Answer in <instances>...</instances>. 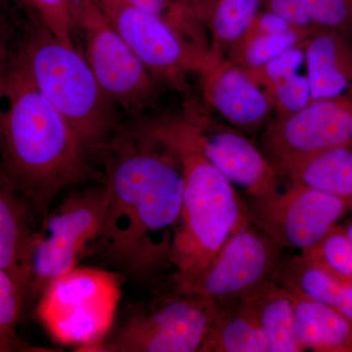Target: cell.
I'll use <instances>...</instances> for the list:
<instances>
[{
	"mask_svg": "<svg viewBox=\"0 0 352 352\" xmlns=\"http://www.w3.org/2000/svg\"><path fill=\"white\" fill-rule=\"evenodd\" d=\"M245 212L254 224L281 248L314 249L337 226L349 204L339 197L291 182L261 199H248Z\"/></svg>",
	"mask_w": 352,
	"mask_h": 352,
	"instance_id": "obj_10",
	"label": "cell"
},
{
	"mask_svg": "<svg viewBox=\"0 0 352 352\" xmlns=\"http://www.w3.org/2000/svg\"><path fill=\"white\" fill-rule=\"evenodd\" d=\"M91 155L13 53L0 97V170L31 204L39 224L60 192L102 180Z\"/></svg>",
	"mask_w": 352,
	"mask_h": 352,
	"instance_id": "obj_2",
	"label": "cell"
},
{
	"mask_svg": "<svg viewBox=\"0 0 352 352\" xmlns=\"http://www.w3.org/2000/svg\"><path fill=\"white\" fill-rule=\"evenodd\" d=\"M133 126L173 153L182 168V217L170 258L178 286L197 276L250 219L232 183L201 152L186 110Z\"/></svg>",
	"mask_w": 352,
	"mask_h": 352,
	"instance_id": "obj_3",
	"label": "cell"
},
{
	"mask_svg": "<svg viewBox=\"0 0 352 352\" xmlns=\"http://www.w3.org/2000/svg\"><path fill=\"white\" fill-rule=\"evenodd\" d=\"M291 182L339 197L352 207V147H335L315 153L279 171Z\"/></svg>",
	"mask_w": 352,
	"mask_h": 352,
	"instance_id": "obj_21",
	"label": "cell"
},
{
	"mask_svg": "<svg viewBox=\"0 0 352 352\" xmlns=\"http://www.w3.org/2000/svg\"><path fill=\"white\" fill-rule=\"evenodd\" d=\"M338 276L352 280V245L342 228L333 227L314 249L302 252Z\"/></svg>",
	"mask_w": 352,
	"mask_h": 352,
	"instance_id": "obj_28",
	"label": "cell"
},
{
	"mask_svg": "<svg viewBox=\"0 0 352 352\" xmlns=\"http://www.w3.org/2000/svg\"><path fill=\"white\" fill-rule=\"evenodd\" d=\"M124 1L146 12L164 18L176 30L180 27L184 18V4L176 0H124Z\"/></svg>",
	"mask_w": 352,
	"mask_h": 352,
	"instance_id": "obj_29",
	"label": "cell"
},
{
	"mask_svg": "<svg viewBox=\"0 0 352 352\" xmlns=\"http://www.w3.org/2000/svg\"><path fill=\"white\" fill-rule=\"evenodd\" d=\"M32 19L38 21L65 45L76 47L73 7L75 0H17Z\"/></svg>",
	"mask_w": 352,
	"mask_h": 352,
	"instance_id": "obj_26",
	"label": "cell"
},
{
	"mask_svg": "<svg viewBox=\"0 0 352 352\" xmlns=\"http://www.w3.org/2000/svg\"><path fill=\"white\" fill-rule=\"evenodd\" d=\"M38 226L31 204L0 170V270L18 285L25 303L32 241Z\"/></svg>",
	"mask_w": 352,
	"mask_h": 352,
	"instance_id": "obj_15",
	"label": "cell"
},
{
	"mask_svg": "<svg viewBox=\"0 0 352 352\" xmlns=\"http://www.w3.org/2000/svg\"><path fill=\"white\" fill-rule=\"evenodd\" d=\"M247 73L270 95L278 116L298 112L311 102L302 43Z\"/></svg>",
	"mask_w": 352,
	"mask_h": 352,
	"instance_id": "obj_19",
	"label": "cell"
},
{
	"mask_svg": "<svg viewBox=\"0 0 352 352\" xmlns=\"http://www.w3.org/2000/svg\"><path fill=\"white\" fill-rule=\"evenodd\" d=\"M212 1V0H195V3H194V9L197 10V9L201 8L205 6H207L208 2Z\"/></svg>",
	"mask_w": 352,
	"mask_h": 352,
	"instance_id": "obj_33",
	"label": "cell"
},
{
	"mask_svg": "<svg viewBox=\"0 0 352 352\" xmlns=\"http://www.w3.org/2000/svg\"><path fill=\"white\" fill-rule=\"evenodd\" d=\"M311 31L314 30L294 27L280 34L243 38L230 50L231 60L245 71L263 68L286 51L302 44Z\"/></svg>",
	"mask_w": 352,
	"mask_h": 352,
	"instance_id": "obj_25",
	"label": "cell"
},
{
	"mask_svg": "<svg viewBox=\"0 0 352 352\" xmlns=\"http://www.w3.org/2000/svg\"><path fill=\"white\" fill-rule=\"evenodd\" d=\"M24 296L16 282L0 270V352L25 349L17 335Z\"/></svg>",
	"mask_w": 352,
	"mask_h": 352,
	"instance_id": "obj_27",
	"label": "cell"
},
{
	"mask_svg": "<svg viewBox=\"0 0 352 352\" xmlns=\"http://www.w3.org/2000/svg\"><path fill=\"white\" fill-rule=\"evenodd\" d=\"M9 41H10V30H9V25L2 7L0 6V97H1L9 65L13 56V53L9 48Z\"/></svg>",
	"mask_w": 352,
	"mask_h": 352,
	"instance_id": "obj_31",
	"label": "cell"
},
{
	"mask_svg": "<svg viewBox=\"0 0 352 352\" xmlns=\"http://www.w3.org/2000/svg\"><path fill=\"white\" fill-rule=\"evenodd\" d=\"M74 30L85 44L83 56L111 100L131 115L154 103L156 78L120 38L94 0H75Z\"/></svg>",
	"mask_w": 352,
	"mask_h": 352,
	"instance_id": "obj_7",
	"label": "cell"
},
{
	"mask_svg": "<svg viewBox=\"0 0 352 352\" xmlns=\"http://www.w3.org/2000/svg\"><path fill=\"white\" fill-rule=\"evenodd\" d=\"M176 1L182 2V3L190 6H193L194 3H195V0H176Z\"/></svg>",
	"mask_w": 352,
	"mask_h": 352,
	"instance_id": "obj_34",
	"label": "cell"
},
{
	"mask_svg": "<svg viewBox=\"0 0 352 352\" xmlns=\"http://www.w3.org/2000/svg\"><path fill=\"white\" fill-rule=\"evenodd\" d=\"M295 25H292L288 20L285 19L282 16L265 9L264 11H259L258 15L254 17L243 38L265 36V34H280V32L289 31V30L293 29Z\"/></svg>",
	"mask_w": 352,
	"mask_h": 352,
	"instance_id": "obj_30",
	"label": "cell"
},
{
	"mask_svg": "<svg viewBox=\"0 0 352 352\" xmlns=\"http://www.w3.org/2000/svg\"><path fill=\"white\" fill-rule=\"evenodd\" d=\"M281 249L249 219L197 276L178 285V292L215 302L240 300L261 284L278 280L284 264Z\"/></svg>",
	"mask_w": 352,
	"mask_h": 352,
	"instance_id": "obj_8",
	"label": "cell"
},
{
	"mask_svg": "<svg viewBox=\"0 0 352 352\" xmlns=\"http://www.w3.org/2000/svg\"><path fill=\"white\" fill-rule=\"evenodd\" d=\"M289 293L295 309L296 337L302 351H352L351 320L327 305L296 292Z\"/></svg>",
	"mask_w": 352,
	"mask_h": 352,
	"instance_id": "obj_18",
	"label": "cell"
},
{
	"mask_svg": "<svg viewBox=\"0 0 352 352\" xmlns=\"http://www.w3.org/2000/svg\"><path fill=\"white\" fill-rule=\"evenodd\" d=\"M263 0H212L197 9V17L207 21L212 32L210 51L223 56L244 38L254 17L258 15Z\"/></svg>",
	"mask_w": 352,
	"mask_h": 352,
	"instance_id": "obj_23",
	"label": "cell"
},
{
	"mask_svg": "<svg viewBox=\"0 0 352 352\" xmlns=\"http://www.w3.org/2000/svg\"><path fill=\"white\" fill-rule=\"evenodd\" d=\"M116 32L151 75L177 90H186L199 46L186 43L182 34L160 16L124 0H94Z\"/></svg>",
	"mask_w": 352,
	"mask_h": 352,
	"instance_id": "obj_12",
	"label": "cell"
},
{
	"mask_svg": "<svg viewBox=\"0 0 352 352\" xmlns=\"http://www.w3.org/2000/svg\"><path fill=\"white\" fill-rule=\"evenodd\" d=\"M120 296L119 274L76 266L43 289L36 316L60 344L99 351L112 328Z\"/></svg>",
	"mask_w": 352,
	"mask_h": 352,
	"instance_id": "obj_5",
	"label": "cell"
},
{
	"mask_svg": "<svg viewBox=\"0 0 352 352\" xmlns=\"http://www.w3.org/2000/svg\"><path fill=\"white\" fill-rule=\"evenodd\" d=\"M180 295L156 308L132 314L99 351H200L221 308L205 296Z\"/></svg>",
	"mask_w": 352,
	"mask_h": 352,
	"instance_id": "obj_9",
	"label": "cell"
},
{
	"mask_svg": "<svg viewBox=\"0 0 352 352\" xmlns=\"http://www.w3.org/2000/svg\"><path fill=\"white\" fill-rule=\"evenodd\" d=\"M193 72L200 78L203 96L210 107L245 133L258 131L275 109L267 91L231 59L201 48Z\"/></svg>",
	"mask_w": 352,
	"mask_h": 352,
	"instance_id": "obj_14",
	"label": "cell"
},
{
	"mask_svg": "<svg viewBox=\"0 0 352 352\" xmlns=\"http://www.w3.org/2000/svg\"><path fill=\"white\" fill-rule=\"evenodd\" d=\"M344 146L352 147V87L339 97L278 116L261 138V150L278 173L302 157Z\"/></svg>",
	"mask_w": 352,
	"mask_h": 352,
	"instance_id": "obj_11",
	"label": "cell"
},
{
	"mask_svg": "<svg viewBox=\"0 0 352 352\" xmlns=\"http://www.w3.org/2000/svg\"><path fill=\"white\" fill-rule=\"evenodd\" d=\"M96 155L106 208L94 251L127 274L148 276L170 261L182 217V168L133 124L120 126Z\"/></svg>",
	"mask_w": 352,
	"mask_h": 352,
	"instance_id": "obj_1",
	"label": "cell"
},
{
	"mask_svg": "<svg viewBox=\"0 0 352 352\" xmlns=\"http://www.w3.org/2000/svg\"><path fill=\"white\" fill-rule=\"evenodd\" d=\"M239 303L258 321L268 352L302 351L296 337L293 296L277 280L261 284Z\"/></svg>",
	"mask_w": 352,
	"mask_h": 352,
	"instance_id": "obj_17",
	"label": "cell"
},
{
	"mask_svg": "<svg viewBox=\"0 0 352 352\" xmlns=\"http://www.w3.org/2000/svg\"><path fill=\"white\" fill-rule=\"evenodd\" d=\"M278 280L289 291L327 305L352 322V280L333 274L305 254L284 263Z\"/></svg>",
	"mask_w": 352,
	"mask_h": 352,
	"instance_id": "obj_20",
	"label": "cell"
},
{
	"mask_svg": "<svg viewBox=\"0 0 352 352\" xmlns=\"http://www.w3.org/2000/svg\"><path fill=\"white\" fill-rule=\"evenodd\" d=\"M342 230H344L347 239H349V242H351V244L352 245V221L349 224V226L342 228Z\"/></svg>",
	"mask_w": 352,
	"mask_h": 352,
	"instance_id": "obj_32",
	"label": "cell"
},
{
	"mask_svg": "<svg viewBox=\"0 0 352 352\" xmlns=\"http://www.w3.org/2000/svg\"><path fill=\"white\" fill-rule=\"evenodd\" d=\"M311 101L339 97L352 87V47L342 32L316 29L302 43Z\"/></svg>",
	"mask_w": 352,
	"mask_h": 352,
	"instance_id": "obj_16",
	"label": "cell"
},
{
	"mask_svg": "<svg viewBox=\"0 0 352 352\" xmlns=\"http://www.w3.org/2000/svg\"><path fill=\"white\" fill-rule=\"evenodd\" d=\"M199 351L268 352V346L258 321L239 303L220 310Z\"/></svg>",
	"mask_w": 352,
	"mask_h": 352,
	"instance_id": "obj_22",
	"label": "cell"
},
{
	"mask_svg": "<svg viewBox=\"0 0 352 352\" xmlns=\"http://www.w3.org/2000/svg\"><path fill=\"white\" fill-rule=\"evenodd\" d=\"M197 142L208 161L248 199L265 198L279 191V173L263 150L244 132L215 122L195 107L186 108Z\"/></svg>",
	"mask_w": 352,
	"mask_h": 352,
	"instance_id": "obj_13",
	"label": "cell"
},
{
	"mask_svg": "<svg viewBox=\"0 0 352 352\" xmlns=\"http://www.w3.org/2000/svg\"><path fill=\"white\" fill-rule=\"evenodd\" d=\"M263 4L295 27L352 31V0H263Z\"/></svg>",
	"mask_w": 352,
	"mask_h": 352,
	"instance_id": "obj_24",
	"label": "cell"
},
{
	"mask_svg": "<svg viewBox=\"0 0 352 352\" xmlns=\"http://www.w3.org/2000/svg\"><path fill=\"white\" fill-rule=\"evenodd\" d=\"M105 208L101 183L72 191L51 208L32 241L27 302L41 296L51 281L76 267L83 252L99 237Z\"/></svg>",
	"mask_w": 352,
	"mask_h": 352,
	"instance_id": "obj_6",
	"label": "cell"
},
{
	"mask_svg": "<svg viewBox=\"0 0 352 352\" xmlns=\"http://www.w3.org/2000/svg\"><path fill=\"white\" fill-rule=\"evenodd\" d=\"M14 57L83 144L96 155L120 124L117 105L102 89L82 53L65 45L32 19Z\"/></svg>",
	"mask_w": 352,
	"mask_h": 352,
	"instance_id": "obj_4",
	"label": "cell"
}]
</instances>
